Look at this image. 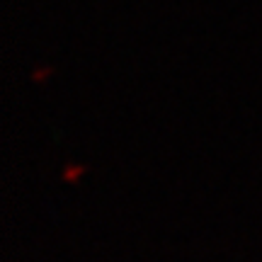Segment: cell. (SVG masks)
I'll use <instances>...</instances> for the list:
<instances>
[{
	"instance_id": "1",
	"label": "cell",
	"mask_w": 262,
	"mask_h": 262,
	"mask_svg": "<svg viewBox=\"0 0 262 262\" xmlns=\"http://www.w3.org/2000/svg\"><path fill=\"white\" fill-rule=\"evenodd\" d=\"M78 175H80V168H71L68 172H66V180H75Z\"/></svg>"
}]
</instances>
